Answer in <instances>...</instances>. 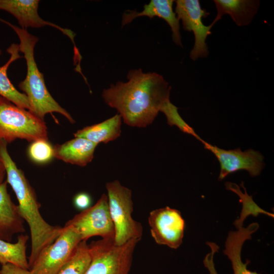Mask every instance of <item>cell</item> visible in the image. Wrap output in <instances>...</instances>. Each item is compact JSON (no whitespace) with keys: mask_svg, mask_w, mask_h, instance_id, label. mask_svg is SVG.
Masks as SVG:
<instances>
[{"mask_svg":"<svg viewBox=\"0 0 274 274\" xmlns=\"http://www.w3.org/2000/svg\"><path fill=\"white\" fill-rule=\"evenodd\" d=\"M127 79V82L118 81L104 89L102 97L127 125L146 127L170 100L171 86L162 75L145 73L141 68L129 71Z\"/></svg>","mask_w":274,"mask_h":274,"instance_id":"1","label":"cell"},{"mask_svg":"<svg viewBox=\"0 0 274 274\" xmlns=\"http://www.w3.org/2000/svg\"><path fill=\"white\" fill-rule=\"evenodd\" d=\"M7 144L1 141L0 153L6 170V181L16 194L20 214L30 229L31 251L28 259L29 269L40 254L58 236L62 227L49 224L42 216L35 191L23 171L12 160L8 151Z\"/></svg>","mask_w":274,"mask_h":274,"instance_id":"2","label":"cell"},{"mask_svg":"<svg viewBox=\"0 0 274 274\" xmlns=\"http://www.w3.org/2000/svg\"><path fill=\"white\" fill-rule=\"evenodd\" d=\"M0 20L10 26L20 40L19 51L24 54L27 72L25 78L18 86L27 96L30 106L29 111L43 120L46 114L56 112L62 115L71 123H75L71 115L50 94L45 85L44 75L37 66L34 57V49L39 39L29 33L26 29L1 18Z\"/></svg>","mask_w":274,"mask_h":274,"instance_id":"3","label":"cell"},{"mask_svg":"<svg viewBox=\"0 0 274 274\" xmlns=\"http://www.w3.org/2000/svg\"><path fill=\"white\" fill-rule=\"evenodd\" d=\"M33 142L48 140L43 120L0 96V140L11 143L16 139Z\"/></svg>","mask_w":274,"mask_h":274,"instance_id":"4","label":"cell"},{"mask_svg":"<svg viewBox=\"0 0 274 274\" xmlns=\"http://www.w3.org/2000/svg\"><path fill=\"white\" fill-rule=\"evenodd\" d=\"M106 187L109 211L115 228V244L121 246L131 239L141 240L143 227L131 216L133 201L131 190L118 180L108 182Z\"/></svg>","mask_w":274,"mask_h":274,"instance_id":"5","label":"cell"},{"mask_svg":"<svg viewBox=\"0 0 274 274\" xmlns=\"http://www.w3.org/2000/svg\"><path fill=\"white\" fill-rule=\"evenodd\" d=\"M139 241L133 239L121 246L114 239L92 242L88 244L91 260L85 274H129Z\"/></svg>","mask_w":274,"mask_h":274,"instance_id":"6","label":"cell"},{"mask_svg":"<svg viewBox=\"0 0 274 274\" xmlns=\"http://www.w3.org/2000/svg\"><path fill=\"white\" fill-rule=\"evenodd\" d=\"M81 241L78 232L65 224L58 236L40 254L29 269L32 274H56Z\"/></svg>","mask_w":274,"mask_h":274,"instance_id":"7","label":"cell"},{"mask_svg":"<svg viewBox=\"0 0 274 274\" xmlns=\"http://www.w3.org/2000/svg\"><path fill=\"white\" fill-rule=\"evenodd\" d=\"M65 224L72 226L78 232L82 241H87L94 236L114 239L115 228L105 194L93 206L82 210Z\"/></svg>","mask_w":274,"mask_h":274,"instance_id":"8","label":"cell"},{"mask_svg":"<svg viewBox=\"0 0 274 274\" xmlns=\"http://www.w3.org/2000/svg\"><path fill=\"white\" fill-rule=\"evenodd\" d=\"M175 13L177 18L182 21L184 30L192 31L194 44L190 53V57L194 61L199 58L208 56L209 50L206 43L207 37L212 33L210 25H206L202 18H206L209 13L201 7L198 0H177Z\"/></svg>","mask_w":274,"mask_h":274,"instance_id":"9","label":"cell"},{"mask_svg":"<svg viewBox=\"0 0 274 274\" xmlns=\"http://www.w3.org/2000/svg\"><path fill=\"white\" fill-rule=\"evenodd\" d=\"M204 148L212 152L220 163L219 180H222L230 174L246 170L252 177L260 175L264 166L263 156L252 149L242 151L240 148L224 150L203 141Z\"/></svg>","mask_w":274,"mask_h":274,"instance_id":"10","label":"cell"},{"mask_svg":"<svg viewBox=\"0 0 274 274\" xmlns=\"http://www.w3.org/2000/svg\"><path fill=\"white\" fill-rule=\"evenodd\" d=\"M148 223L151 236L157 244L176 249L182 244L185 223L179 211L169 207L153 210Z\"/></svg>","mask_w":274,"mask_h":274,"instance_id":"11","label":"cell"},{"mask_svg":"<svg viewBox=\"0 0 274 274\" xmlns=\"http://www.w3.org/2000/svg\"><path fill=\"white\" fill-rule=\"evenodd\" d=\"M39 3V0H0V9L13 15L22 28H39L49 25L58 29L72 41L75 57L80 56L79 50L74 42L76 34L70 29L61 27L43 19L38 12Z\"/></svg>","mask_w":274,"mask_h":274,"instance_id":"12","label":"cell"},{"mask_svg":"<svg viewBox=\"0 0 274 274\" xmlns=\"http://www.w3.org/2000/svg\"><path fill=\"white\" fill-rule=\"evenodd\" d=\"M174 2L173 0H151L149 4L144 5V9L141 12L127 10L124 12L122 16V27L141 16H147L150 19L154 17H158L165 20L170 26L174 43L178 46L182 47L180 21L173 10Z\"/></svg>","mask_w":274,"mask_h":274,"instance_id":"13","label":"cell"},{"mask_svg":"<svg viewBox=\"0 0 274 274\" xmlns=\"http://www.w3.org/2000/svg\"><path fill=\"white\" fill-rule=\"evenodd\" d=\"M7 184L5 181L0 185V239L11 242L14 235L23 233L25 229L24 220L8 192Z\"/></svg>","mask_w":274,"mask_h":274,"instance_id":"14","label":"cell"},{"mask_svg":"<svg viewBox=\"0 0 274 274\" xmlns=\"http://www.w3.org/2000/svg\"><path fill=\"white\" fill-rule=\"evenodd\" d=\"M237 231H230L228 234L225 243L223 253L231 261L234 274H261L256 271H251L247 268L250 262L247 260L243 262L241 258V251L244 242L251 239V235L259 228L257 223L250 224L247 227L240 225L236 227Z\"/></svg>","mask_w":274,"mask_h":274,"instance_id":"15","label":"cell"},{"mask_svg":"<svg viewBox=\"0 0 274 274\" xmlns=\"http://www.w3.org/2000/svg\"><path fill=\"white\" fill-rule=\"evenodd\" d=\"M217 15L210 24L213 25L223 15L228 14L239 26L249 25L256 14L260 5L257 0H214Z\"/></svg>","mask_w":274,"mask_h":274,"instance_id":"16","label":"cell"},{"mask_svg":"<svg viewBox=\"0 0 274 274\" xmlns=\"http://www.w3.org/2000/svg\"><path fill=\"white\" fill-rule=\"evenodd\" d=\"M97 144L82 138L75 139L54 148V157L65 162L85 166L93 158Z\"/></svg>","mask_w":274,"mask_h":274,"instance_id":"17","label":"cell"},{"mask_svg":"<svg viewBox=\"0 0 274 274\" xmlns=\"http://www.w3.org/2000/svg\"><path fill=\"white\" fill-rule=\"evenodd\" d=\"M122 120L121 116L117 113L102 122L78 130L74 135L75 138H82L97 145L107 143L120 136Z\"/></svg>","mask_w":274,"mask_h":274,"instance_id":"18","label":"cell"},{"mask_svg":"<svg viewBox=\"0 0 274 274\" xmlns=\"http://www.w3.org/2000/svg\"><path fill=\"white\" fill-rule=\"evenodd\" d=\"M7 51L10 54V57L4 65L0 66V96L17 106L29 111L30 106L27 96L24 93L16 89L7 76V70L9 65L13 61L22 57L19 53V45L12 44Z\"/></svg>","mask_w":274,"mask_h":274,"instance_id":"19","label":"cell"},{"mask_svg":"<svg viewBox=\"0 0 274 274\" xmlns=\"http://www.w3.org/2000/svg\"><path fill=\"white\" fill-rule=\"evenodd\" d=\"M28 239L29 236L23 233L19 234L15 243L0 239V264L10 263L29 269L26 253Z\"/></svg>","mask_w":274,"mask_h":274,"instance_id":"20","label":"cell"},{"mask_svg":"<svg viewBox=\"0 0 274 274\" xmlns=\"http://www.w3.org/2000/svg\"><path fill=\"white\" fill-rule=\"evenodd\" d=\"M91 258L88 244L81 241L71 257L56 274H85Z\"/></svg>","mask_w":274,"mask_h":274,"instance_id":"21","label":"cell"},{"mask_svg":"<svg viewBox=\"0 0 274 274\" xmlns=\"http://www.w3.org/2000/svg\"><path fill=\"white\" fill-rule=\"evenodd\" d=\"M240 185L244 189V193L241 190L237 184L229 182H227L225 183L226 189L231 190L236 194L239 198V201L243 205L239 218L236 219L234 222L235 226L239 225H243L244 220L249 215L257 216L259 213H262L273 217V214L262 210L254 201L252 196L248 194L246 188L244 186L243 182H242Z\"/></svg>","mask_w":274,"mask_h":274,"instance_id":"22","label":"cell"},{"mask_svg":"<svg viewBox=\"0 0 274 274\" xmlns=\"http://www.w3.org/2000/svg\"><path fill=\"white\" fill-rule=\"evenodd\" d=\"M178 110V108L169 100L164 105L161 112L165 115L169 125L178 127L183 132L192 135L202 143L203 140L196 133L194 129L182 119Z\"/></svg>","mask_w":274,"mask_h":274,"instance_id":"23","label":"cell"},{"mask_svg":"<svg viewBox=\"0 0 274 274\" xmlns=\"http://www.w3.org/2000/svg\"><path fill=\"white\" fill-rule=\"evenodd\" d=\"M28 154L33 162L43 164L50 161L54 157V148L48 140L40 139L31 142L28 148Z\"/></svg>","mask_w":274,"mask_h":274,"instance_id":"24","label":"cell"},{"mask_svg":"<svg viewBox=\"0 0 274 274\" xmlns=\"http://www.w3.org/2000/svg\"><path fill=\"white\" fill-rule=\"evenodd\" d=\"M207 244L210 247L211 252L206 256L203 261V264L209 271L210 274H218L215 267L214 257L215 254L218 252L219 247L213 242H208Z\"/></svg>","mask_w":274,"mask_h":274,"instance_id":"25","label":"cell"},{"mask_svg":"<svg viewBox=\"0 0 274 274\" xmlns=\"http://www.w3.org/2000/svg\"><path fill=\"white\" fill-rule=\"evenodd\" d=\"M0 274H32L29 269L8 263L1 266Z\"/></svg>","mask_w":274,"mask_h":274,"instance_id":"26","label":"cell"},{"mask_svg":"<svg viewBox=\"0 0 274 274\" xmlns=\"http://www.w3.org/2000/svg\"><path fill=\"white\" fill-rule=\"evenodd\" d=\"M74 202L77 208L84 210L90 207L91 198L87 193H80L75 196Z\"/></svg>","mask_w":274,"mask_h":274,"instance_id":"27","label":"cell"},{"mask_svg":"<svg viewBox=\"0 0 274 274\" xmlns=\"http://www.w3.org/2000/svg\"><path fill=\"white\" fill-rule=\"evenodd\" d=\"M6 176V168L0 153V185L5 181V178Z\"/></svg>","mask_w":274,"mask_h":274,"instance_id":"28","label":"cell"},{"mask_svg":"<svg viewBox=\"0 0 274 274\" xmlns=\"http://www.w3.org/2000/svg\"><path fill=\"white\" fill-rule=\"evenodd\" d=\"M1 53H2V51H1V50H0V55H1Z\"/></svg>","mask_w":274,"mask_h":274,"instance_id":"29","label":"cell"}]
</instances>
